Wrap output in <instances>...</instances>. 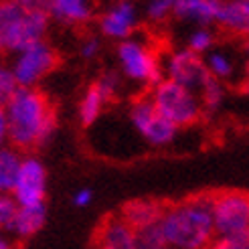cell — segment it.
I'll return each instance as SVG.
<instances>
[{
  "instance_id": "cell-14",
  "label": "cell",
  "mask_w": 249,
  "mask_h": 249,
  "mask_svg": "<svg viewBox=\"0 0 249 249\" xmlns=\"http://www.w3.org/2000/svg\"><path fill=\"white\" fill-rule=\"evenodd\" d=\"M215 24L235 36H245L249 31V0H221Z\"/></svg>"
},
{
  "instance_id": "cell-29",
  "label": "cell",
  "mask_w": 249,
  "mask_h": 249,
  "mask_svg": "<svg viewBox=\"0 0 249 249\" xmlns=\"http://www.w3.org/2000/svg\"><path fill=\"white\" fill-rule=\"evenodd\" d=\"M198 0H172V17L180 20H193Z\"/></svg>"
},
{
  "instance_id": "cell-12",
  "label": "cell",
  "mask_w": 249,
  "mask_h": 249,
  "mask_svg": "<svg viewBox=\"0 0 249 249\" xmlns=\"http://www.w3.org/2000/svg\"><path fill=\"white\" fill-rule=\"evenodd\" d=\"M164 205L154 201V198H132L120 211V219L126 223L128 227H132L134 231L144 229L156 225L160 221V215H162Z\"/></svg>"
},
{
  "instance_id": "cell-7",
  "label": "cell",
  "mask_w": 249,
  "mask_h": 249,
  "mask_svg": "<svg viewBox=\"0 0 249 249\" xmlns=\"http://www.w3.org/2000/svg\"><path fill=\"white\" fill-rule=\"evenodd\" d=\"M59 65V55L47 41L33 43L12 55L10 73L18 87H36Z\"/></svg>"
},
{
  "instance_id": "cell-9",
  "label": "cell",
  "mask_w": 249,
  "mask_h": 249,
  "mask_svg": "<svg viewBox=\"0 0 249 249\" xmlns=\"http://www.w3.org/2000/svg\"><path fill=\"white\" fill-rule=\"evenodd\" d=\"M18 207L43 205L47 198V168L41 158L33 154L22 156L15 186L10 191Z\"/></svg>"
},
{
  "instance_id": "cell-25",
  "label": "cell",
  "mask_w": 249,
  "mask_h": 249,
  "mask_svg": "<svg viewBox=\"0 0 249 249\" xmlns=\"http://www.w3.org/2000/svg\"><path fill=\"white\" fill-rule=\"evenodd\" d=\"M172 17V0H148L146 4V18L150 22H164Z\"/></svg>"
},
{
  "instance_id": "cell-15",
  "label": "cell",
  "mask_w": 249,
  "mask_h": 249,
  "mask_svg": "<svg viewBox=\"0 0 249 249\" xmlns=\"http://www.w3.org/2000/svg\"><path fill=\"white\" fill-rule=\"evenodd\" d=\"M49 17L67 27H83L95 17V0H53Z\"/></svg>"
},
{
  "instance_id": "cell-33",
  "label": "cell",
  "mask_w": 249,
  "mask_h": 249,
  "mask_svg": "<svg viewBox=\"0 0 249 249\" xmlns=\"http://www.w3.org/2000/svg\"><path fill=\"white\" fill-rule=\"evenodd\" d=\"M8 144V128H6V116L4 107H0V146Z\"/></svg>"
},
{
  "instance_id": "cell-13",
  "label": "cell",
  "mask_w": 249,
  "mask_h": 249,
  "mask_svg": "<svg viewBox=\"0 0 249 249\" xmlns=\"http://www.w3.org/2000/svg\"><path fill=\"white\" fill-rule=\"evenodd\" d=\"M93 249H134V229L118 215L107 217L97 229Z\"/></svg>"
},
{
  "instance_id": "cell-1",
  "label": "cell",
  "mask_w": 249,
  "mask_h": 249,
  "mask_svg": "<svg viewBox=\"0 0 249 249\" xmlns=\"http://www.w3.org/2000/svg\"><path fill=\"white\" fill-rule=\"evenodd\" d=\"M8 146L17 150L43 148L57 134V114L49 97L36 87H18L4 106Z\"/></svg>"
},
{
  "instance_id": "cell-20",
  "label": "cell",
  "mask_w": 249,
  "mask_h": 249,
  "mask_svg": "<svg viewBox=\"0 0 249 249\" xmlns=\"http://www.w3.org/2000/svg\"><path fill=\"white\" fill-rule=\"evenodd\" d=\"M198 102H201V107H203V114H215V111L221 109L223 102H225V95H227V89L225 85L221 81L209 77L203 87L198 89Z\"/></svg>"
},
{
  "instance_id": "cell-34",
  "label": "cell",
  "mask_w": 249,
  "mask_h": 249,
  "mask_svg": "<svg viewBox=\"0 0 249 249\" xmlns=\"http://www.w3.org/2000/svg\"><path fill=\"white\" fill-rule=\"evenodd\" d=\"M0 249H15V239L4 229H0Z\"/></svg>"
},
{
  "instance_id": "cell-6",
  "label": "cell",
  "mask_w": 249,
  "mask_h": 249,
  "mask_svg": "<svg viewBox=\"0 0 249 249\" xmlns=\"http://www.w3.org/2000/svg\"><path fill=\"white\" fill-rule=\"evenodd\" d=\"M211 219L215 237L249 235V198L243 191H223L211 195Z\"/></svg>"
},
{
  "instance_id": "cell-4",
  "label": "cell",
  "mask_w": 249,
  "mask_h": 249,
  "mask_svg": "<svg viewBox=\"0 0 249 249\" xmlns=\"http://www.w3.org/2000/svg\"><path fill=\"white\" fill-rule=\"evenodd\" d=\"M148 97H150L158 114L178 130L195 126L203 118V107L198 102V95L170 79H162L154 87H150Z\"/></svg>"
},
{
  "instance_id": "cell-21",
  "label": "cell",
  "mask_w": 249,
  "mask_h": 249,
  "mask_svg": "<svg viewBox=\"0 0 249 249\" xmlns=\"http://www.w3.org/2000/svg\"><path fill=\"white\" fill-rule=\"evenodd\" d=\"M215 45V35L209 27H196L195 31H191L189 39H186V49L196 55H207Z\"/></svg>"
},
{
  "instance_id": "cell-32",
  "label": "cell",
  "mask_w": 249,
  "mask_h": 249,
  "mask_svg": "<svg viewBox=\"0 0 249 249\" xmlns=\"http://www.w3.org/2000/svg\"><path fill=\"white\" fill-rule=\"evenodd\" d=\"M93 203V191L87 189V186H83V189L75 191V195H73V205L83 209V207H89Z\"/></svg>"
},
{
  "instance_id": "cell-2",
  "label": "cell",
  "mask_w": 249,
  "mask_h": 249,
  "mask_svg": "<svg viewBox=\"0 0 249 249\" xmlns=\"http://www.w3.org/2000/svg\"><path fill=\"white\" fill-rule=\"evenodd\" d=\"M158 227L166 247L207 249L215 239L213 219H211V195L191 196L164 207Z\"/></svg>"
},
{
  "instance_id": "cell-10",
  "label": "cell",
  "mask_w": 249,
  "mask_h": 249,
  "mask_svg": "<svg viewBox=\"0 0 249 249\" xmlns=\"http://www.w3.org/2000/svg\"><path fill=\"white\" fill-rule=\"evenodd\" d=\"M162 75L178 85H184L186 89L198 93L203 83L211 77L205 67V59L189 49H177L170 51L162 61Z\"/></svg>"
},
{
  "instance_id": "cell-19",
  "label": "cell",
  "mask_w": 249,
  "mask_h": 249,
  "mask_svg": "<svg viewBox=\"0 0 249 249\" xmlns=\"http://www.w3.org/2000/svg\"><path fill=\"white\" fill-rule=\"evenodd\" d=\"M106 104H107V102L104 99V95L99 93V89L95 87V83H91V85L85 89L81 102H79V120H81L83 126H91V124H95L97 118L102 116Z\"/></svg>"
},
{
  "instance_id": "cell-35",
  "label": "cell",
  "mask_w": 249,
  "mask_h": 249,
  "mask_svg": "<svg viewBox=\"0 0 249 249\" xmlns=\"http://www.w3.org/2000/svg\"><path fill=\"white\" fill-rule=\"evenodd\" d=\"M160 249H172V247H166V245H164V247H160Z\"/></svg>"
},
{
  "instance_id": "cell-22",
  "label": "cell",
  "mask_w": 249,
  "mask_h": 249,
  "mask_svg": "<svg viewBox=\"0 0 249 249\" xmlns=\"http://www.w3.org/2000/svg\"><path fill=\"white\" fill-rule=\"evenodd\" d=\"M160 247H164V239L158 223L134 231V249H160Z\"/></svg>"
},
{
  "instance_id": "cell-11",
  "label": "cell",
  "mask_w": 249,
  "mask_h": 249,
  "mask_svg": "<svg viewBox=\"0 0 249 249\" xmlns=\"http://www.w3.org/2000/svg\"><path fill=\"white\" fill-rule=\"evenodd\" d=\"M138 22H140V15L134 0H116L99 17V31L107 39L126 41L130 36H134Z\"/></svg>"
},
{
  "instance_id": "cell-16",
  "label": "cell",
  "mask_w": 249,
  "mask_h": 249,
  "mask_svg": "<svg viewBox=\"0 0 249 249\" xmlns=\"http://www.w3.org/2000/svg\"><path fill=\"white\" fill-rule=\"evenodd\" d=\"M47 221V205H33V207H18L15 219L10 221L6 233L12 239H29L35 233H39Z\"/></svg>"
},
{
  "instance_id": "cell-26",
  "label": "cell",
  "mask_w": 249,
  "mask_h": 249,
  "mask_svg": "<svg viewBox=\"0 0 249 249\" xmlns=\"http://www.w3.org/2000/svg\"><path fill=\"white\" fill-rule=\"evenodd\" d=\"M17 89H18V85L15 77H12L10 69L0 63V107H4L10 102L12 95L17 93Z\"/></svg>"
},
{
  "instance_id": "cell-18",
  "label": "cell",
  "mask_w": 249,
  "mask_h": 249,
  "mask_svg": "<svg viewBox=\"0 0 249 249\" xmlns=\"http://www.w3.org/2000/svg\"><path fill=\"white\" fill-rule=\"evenodd\" d=\"M205 59V67L209 71V75L217 79V81H231L237 73V65H235V59L227 53V51H215L211 49Z\"/></svg>"
},
{
  "instance_id": "cell-24",
  "label": "cell",
  "mask_w": 249,
  "mask_h": 249,
  "mask_svg": "<svg viewBox=\"0 0 249 249\" xmlns=\"http://www.w3.org/2000/svg\"><path fill=\"white\" fill-rule=\"evenodd\" d=\"M95 87L99 89V93L104 95L106 102L109 104L111 99H114L120 93V89H122V75H120L118 71L109 69V71H106L104 75L95 81Z\"/></svg>"
},
{
  "instance_id": "cell-23",
  "label": "cell",
  "mask_w": 249,
  "mask_h": 249,
  "mask_svg": "<svg viewBox=\"0 0 249 249\" xmlns=\"http://www.w3.org/2000/svg\"><path fill=\"white\" fill-rule=\"evenodd\" d=\"M219 4L221 0H198L191 22H196V27H211V24H215Z\"/></svg>"
},
{
  "instance_id": "cell-31",
  "label": "cell",
  "mask_w": 249,
  "mask_h": 249,
  "mask_svg": "<svg viewBox=\"0 0 249 249\" xmlns=\"http://www.w3.org/2000/svg\"><path fill=\"white\" fill-rule=\"evenodd\" d=\"M99 51H102V41L93 35H87L79 45V55L83 59H93V57L99 55Z\"/></svg>"
},
{
  "instance_id": "cell-5",
  "label": "cell",
  "mask_w": 249,
  "mask_h": 249,
  "mask_svg": "<svg viewBox=\"0 0 249 249\" xmlns=\"http://www.w3.org/2000/svg\"><path fill=\"white\" fill-rule=\"evenodd\" d=\"M118 61H120V75L134 83L154 87L158 81L164 79L162 61L158 59L154 49L142 39L130 36L126 41H120Z\"/></svg>"
},
{
  "instance_id": "cell-27",
  "label": "cell",
  "mask_w": 249,
  "mask_h": 249,
  "mask_svg": "<svg viewBox=\"0 0 249 249\" xmlns=\"http://www.w3.org/2000/svg\"><path fill=\"white\" fill-rule=\"evenodd\" d=\"M207 249H249V235H227V237H215Z\"/></svg>"
},
{
  "instance_id": "cell-17",
  "label": "cell",
  "mask_w": 249,
  "mask_h": 249,
  "mask_svg": "<svg viewBox=\"0 0 249 249\" xmlns=\"http://www.w3.org/2000/svg\"><path fill=\"white\" fill-rule=\"evenodd\" d=\"M22 152L12 148L8 144L0 146V193H8L12 191L17 180V174L22 162Z\"/></svg>"
},
{
  "instance_id": "cell-30",
  "label": "cell",
  "mask_w": 249,
  "mask_h": 249,
  "mask_svg": "<svg viewBox=\"0 0 249 249\" xmlns=\"http://www.w3.org/2000/svg\"><path fill=\"white\" fill-rule=\"evenodd\" d=\"M15 2L27 12H36V15H45V17L51 15V6H53V0H15Z\"/></svg>"
},
{
  "instance_id": "cell-8",
  "label": "cell",
  "mask_w": 249,
  "mask_h": 249,
  "mask_svg": "<svg viewBox=\"0 0 249 249\" xmlns=\"http://www.w3.org/2000/svg\"><path fill=\"white\" fill-rule=\"evenodd\" d=\"M128 118H130L132 128L154 148H166L177 140V136H178V128L172 126L168 120H164L158 114L148 95L138 97L130 106Z\"/></svg>"
},
{
  "instance_id": "cell-28",
  "label": "cell",
  "mask_w": 249,
  "mask_h": 249,
  "mask_svg": "<svg viewBox=\"0 0 249 249\" xmlns=\"http://www.w3.org/2000/svg\"><path fill=\"white\" fill-rule=\"evenodd\" d=\"M17 209H18V205L15 203L12 195L0 193V229H4V231L8 229L10 221L17 215Z\"/></svg>"
},
{
  "instance_id": "cell-3",
  "label": "cell",
  "mask_w": 249,
  "mask_h": 249,
  "mask_svg": "<svg viewBox=\"0 0 249 249\" xmlns=\"http://www.w3.org/2000/svg\"><path fill=\"white\" fill-rule=\"evenodd\" d=\"M49 17L27 12L15 0H0V55H15L33 43L45 41Z\"/></svg>"
}]
</instances>
